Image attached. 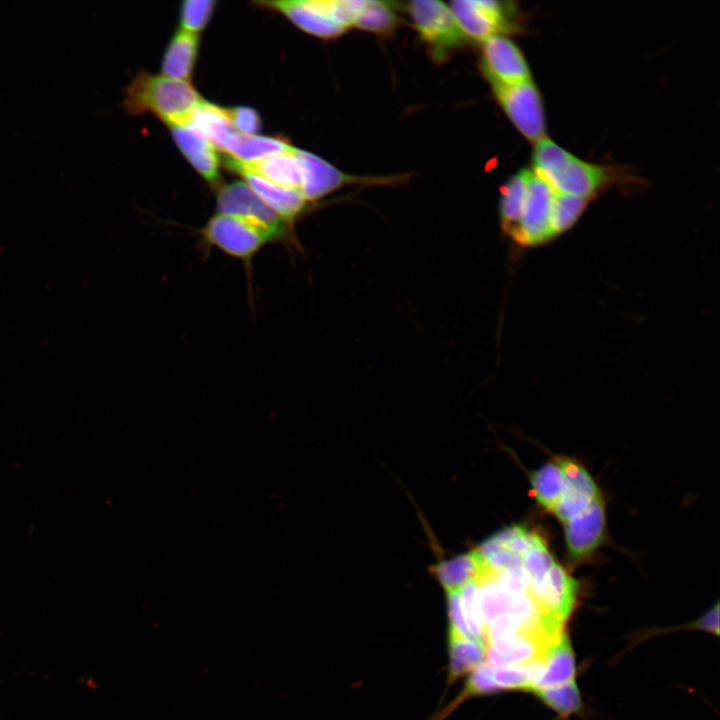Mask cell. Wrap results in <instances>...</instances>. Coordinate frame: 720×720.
I'll list each match as a JSON object with an SVG mask.
<instances>
[{"mask_svg": "<svg viewBox=\"0 0 720 720\" xmlns=\"http://www.w3.org/2000/svg\"><path fill=\"white\" fill-rule=\"evenodd\" d=\"M205 255L213 248L241 262L249 284L252 298V273L255 256L269 244H282L288 250H295L292 244L279 232L252 219L214 214L198 231Z\"/></svg>", "mask_w": 720, "mask_h": 720, "instance_id": "6da1fadb", "label": "cell"}, {"mask_svg": "<svg viewBox=\"0 0 720 720\" xmlns=\"http://www.w3.org/2000/svg\"><path fill=\"white\" fill-rule=\"evenodd\" d=\"M201 101L189 81L142 72L128 86L124 107L134 115L152 113L168 126H186Z\"/></svg>", "mask_w": 720, "mask_h": 720, "instance_id": "7a4b0ae2", "label": "cell"}, {"mask_svg": "<svg viewBox=\"0 0 720 720\" xmlns=\"http://www.w3.org/2000/svg\"><path fill=\"white\" fill-rule=\"evenodd\" d=\"M534 173L556 193L589 199L606 182L605 170L583 161L550 139L537 142Z\"/></svg>", "mask_w": 720, "mask_h": 720, "instance_id": "3957f363", "label": "cell"}, {"mask_svg": "<svg viewBox=\"0 0 720 720\" xmlns=\"http://www.w3.org/2000/svg\"><path fill=\"white\" fill-rule=\"evenodd\" d=\"M407 10L416 31L435 59L441 61L468 42L450 6L444 2L415 0L408 3Z\"/></svg>", "mask_w": 720, "mask_h": 720, "instance_id": "277c9868", "label": "cell"}, {"mask_svg": "<svg viewBox=\"0 0 720 720\" xmlns=\"http://www.w3.org/2000/svg\"><path fill=\"white\" fill-rule=\"evenodd\" d=\"M491 87L497 102L525 138L531 142L544 138L543 104L532 80L514 85L491 84Z\"/></svg>", "mask_w": 720, "mask_h": 720, "instance_id": "5b68a950", "label": "cell"}, {"mask_svg": "<svg viewBox=\"0 0 720 720\" xmlns=\"http://www.w3.org/2000/svg\"><path fill=\"white\" fill-rule=\"evenodd\" d=\"M555 191L531 172L520 219L509 236L521 247H533L554 238L551 212Z\"/></svg>", "mask_w": 720, "mask_h": 720, "instance_id": "8992f818", "label": "cell"}, {"mask_svg": "<svg viewBox=\"0 0 720 720\" xmlns=\"http://www.w3.org/2000/svg\"><path fill=\"white\" fill-rule=\"evenodd\" d=\"M216 207L217 213L252 219L274 229L297 251H301L294 227L268 207L247 184L233 182L220 187L216 194Z\"/></svg>", "mask_w": 720, "mask_h": 720, "instance_id": "52a82bcc", "label": "cell"}, {"mask_svg": "<svg viewBox=\"0 0 720 720\" xmlns=\"http://www.w3.org/2000/svg\"><path fill=\"white\" fill-rule=\"evenodd\" d=\"M482 70L490 84L514 85L531 80L528 64L517 45L503 35L482 43Z\"/></svg>", "mask_w": 720, "mask_h": 720, "instance_id": "ba28073f", "label": "cell"}, {"mask_svg": "<svg viewBox=\"0 0 720 720\" xmlns=\"http://www.w3.org/2000/svg\"><path fill=\"white\" fill-rule=\"evenodd\" d=\"M452 13L469 40L483 43L501 35L509 25L503 4L492 0H456L451 2Z\"/></svg>", "mask_w": 720, "mask_h": 720, "instance_id": "9c48e42d", "label": "cell"}, {"mask_svg": "<svg viewBox=\"0 0 720 720\" xmlns=\"http://www.w3.org/2000/svg\"><path fill=\"white\" fill-rule=\"evenodd\" d=\"M530 593L544 614L563 625L576 602L577 582L555 562L542 580L530 583Z\"/></svg>", "mask_w": 720, "mask_h": 720, "instance_id": "30bf717a", "label": "cell"}, {"mask_svg": "<svg viewBox=\"0 0 720 720\" xmlns=\"http://www.w3.org/2000/svg\"><path fill=\"white\" fill-rule=\"evenodd\" d=\"M605 527V509L601 494L588 507L565 523L568 552L573 560L590 555L599 545Z\"/></svg>", "mask_w": 720, "mask_h": 720, "instance_id": "8fae6325", "label": "cell"}, {"mask_svg": "<svg viewBox=\"0 0 720 720\" xmlns=\"http://www.w3.org/2000/svg\"><path fill=\"white\" fill-rule=\"evenodd\" d=\"M226 165L239 174L252 173L279 186L300 191L302 169L294 147L253 162H239L227 157Z\"/></svg>", "mask_w": 720, "mask_h": 720, "instance_id": "7c38bea8", "label": "cell"}, {"mask_svg": "<svg viewBox=\"0 0 720 720\" xmlns=\"http://www.w3.org/2000/svg\"><path fill=\"white\" fill-rule=\"evenodd\" d=\"M295 154L302 169L300 193L307 202L318 200L354 179L313 153L295 148Z\"/></svg>", "mask_w": 720, "mask_h": 720, "instance_id": "4fadbf2b", "label": "cell"}, {"mask_svg": "<svg viewBox=\"0 0 720 720\" xmlns=\"http://www.w3.org/2000/svg\"><path fill=\"white\" fill-rule=\"evenodd\" d=\"M177 146L197 170L211 185L217 184L220 160L216 147L205 137L188 126H169Z\"/></svg>", "mask_w": 720, "mask_h": 720, "instance_id": "5bb4252c", "label": "cell"}, {"mask_svg": "<svg viewBox=\"0 0 720 720\" xmlns=\"http://www.w3.org/2000/svg\"><path fill=\"white\" fill-rule=\"evenodd\" d=\"M253 192L284 221L294 227L307 209L308 202L299 190L272 183L252 173H241Z\"/></svg>", "mask_w": 720, "mask_h": 720, "instance_id": "9a60e30c", "label": "cell"}, {"mask_svg": "<svg viewBox=\"0 0 720 720\" xmlns=\"http://www.w3.org/2000/svg\"><path fill=\"white\" fill-rule=\"evenodd\" d=\"M257 4L282 13L304 32L320 38H335L346 31L317 11L311 0L262 1Z\"/></svg>", "mask_w": 720, "mask_h": 720, "instance_id": "2e32d148", "label": "cell"}, {"mask_svg": "<svg viewBox=\"0 0 720 720\" xmlns=\"http://www.w3.org/2000/svg\"><path fill=\"white\" fill-rule=\"evenodd\" d=\"M199 36L183 29L171 39L162 61V74L189 81L198 53Z\"/></svg>", "mask_w": 720, "mask_h": 720, "instance_id": "e0dca14e", "label": "cell"}, {"mask_svg": "<svg viewBox=\"0 0 720 720\" xmlns=\"http://www.w3.org/2000/svg\"><path fill=\"white\" fill-rule=\"evenodd\" d=\"M221 151L235 132L226 109L202 100L191 113L187 125Z\"/></svg>", "mask_w": 720, "mask_h": 720, "instance_id": "ac0fdd59", "label": "cell"}, {"mask_svg": "<svg viewBox=\"0 0 720 720\" xmlns=\"http://www.w3.org/2000/svg\"><path fill=\"white\" fill-rule=\"evenodd\" d=\"M574 652L566 634H562L559 640L548 650L544 669L534 684L532 691L562 685L575 676Z\"/></svg>", "mask_w": 720, "mask_h": 720, "instance_id": "d6986e66", "label": "cell"}, {"mask_svg": "<svg viewBox=\"0 0 720 720\" xmlns=\"http://www.w3.org/2000/svg\"><path fill=\"white\" fill-rule=\"evenodd\" d=\"M292 149L281 137L258 136L234 132L227 140L223 152L239 162H253L270 155Z\"/></svg>", "mask_w": 720, "mask_h": 720, "instance_id": "ffe728a7", "label": "cell"}, {"mask_svg": "<svg viewBox=\"0 0 720 720\" xmlns=\"http://www.w3.org/2000/svg\"><path fill=\"white\" fill-rule=\"evenodd\" d=\"M531 171L521 170L502 187L499 213L503 231L510 236L520 219Z\"/></svg>", "mask_w": 720, "mask_h": 720, "instance_id": "44dd1931", "label": "cell"}, {"mask_svg": "<svg viewBox=\"0 0 720 720\" xmlns=\"http://www.w3.org/2000/svg\"><path fill=\"white\" fill-rule=\"evenodd\" d=\"M449 676L451 684L482 663L486 649L483 641L449 632Z\"/></svg>", "mask_w": 720, "mask_h": 720, "instance_id": "7402d4cb", "label": "cell"}, {"mask_svg": "<svg viewBox=\"0 0 720 720\" xmlns=\"http://www.w3.org/2000/svg\"><path fill=\"white\" fill-rule=\"evenodd\" d=\"M481 559L475 550L440 562L433 571L446 591L457 590L475 577Z\"/></svg>", "mask_w": 720, "mask_h": 720, "instance_id": "603a6c76", "label": "cell"}, {"mask_svg": "<svg viewBox=\"0 0 720 720\" xmlns=\"http://www.w3.org/2000/svg\"><path fill=\"white\" fill-rule=\"evenodd\" d=\"M531 484L537 502L552 512L564 490V476L556 459L535 471Z\"/></svg>", "mask_w": 720, "mask_h": 720, "instance_id": "cb8c5ba5", "label": "cell"}, {"mask_svg": "<svg viewBox=\"0 0 720 720\" xmlns=\"http://www.w3.org/2000/svg\"><path fill=\"white\" fill-rule=\"evenodd\" d=\"M397 23L398 20L391 7V3L364 0L354 27L369 32L386 33L391 32Z\"/></svg>", "mask_w": 720, "mask_h": 720, "instance_id": "d4e9b609", "label": "cell"}, {"mask_svg": "<svg viewBox=\"0 0 720 720\" xmlns=\"http://www.w3.org/2000/svg\"><path fill=\"white\" fill-rule=\"evenodd\" d=\"M587 202L586 198L555 192L551 212V228L554 237L575 224L585 210Z\"/></svg>", "mask_w": 720, "mask_h": 720, "instance_id": "484cf974", "label": "cell"}, {"mask_svg": "<svg viewBox=\"0 0 720 720\" xmlns=\"http://www.w3.org/2000/svg\"><path fill=\"white\" fill-rule=\"evenodd\" d=\"M534 692L546 705L563 715L576 712L582 706L580 692L575 680L554 687L538 689Z\"/></svg>", "mask_w": 720, "mask_h": 720, "instance_id": "4316f807", "label": "cell"}, {"mask_svg": "<svg viewBox=\"0 0 720 720\" xmlns=\"http://www.w3.org/2000/svg\"><path fill=\"white\" fill-rule=\"evenodd\" d=\"M522 559L531 583L542 580L555 563L543 539L537 534L529 549L523 554Z\"/></svg>", "mask_w": 720, "mask_h": 720, "instance_id": "83f0119b", "label": "cell"}, {"mask_svg": "<svg viewBox=\"0 0 720 720\" xmlns=\"http://www.w3.org/2000/svg\"><path fill=\"white\" fill-rule=\"evenodd\" d=\"M215 5L213 0L184 1L180 9L181 29L197 34L208 24Z\"/></svg>", "mask_w": 720, "mask_h": 720, "instance_id": "f1b7e54d", "label": "cell"}, {"mask_svg": "<svg viewBox=\"0 0 720 720\" xmlns=\"http://www.w3.org/2000/svg\"><path fill=\"white\" fill-rule=\"evenodd\" d=\"M460 596L464 617L473 638L483 640V623L479 610L478 588L473 579L460 588Z\"/></svg>", "mask_w": 720, "mask_h": 720, "instance_id": "f546056e", "label": "cell"}, {"mask_svg": "<svg viewBox=\"0 0 720 720\" xmlns=\"http://www.w3.org/2000/svg\"><path fill=\"white\" fill-rule=\"evenodd\" d=\"M597 495H590L579 489L569 487L564 483L563 493L553 508L552 513L565 524L571 518L585 510Z\"/></svg>", "mask_w": 720, "mask_h": 720, "instance_id": "4dcf8cb0", "label": "cell"}, {"mask_svg": "<svg viewBox=\"0 0 720 720\" xmlns=\"http://www.w3.org/2000/svg\"><path fill=\"white\" fill-rule=\"evenodd\" d=\"M500 690L501 688L491 677V665L482 662L471 671L464 691L459 695L455 702L451 704V707L455 709L457 705L472 696L489 694Z\"/></svg>", "mask_w": 720, "mask_h": 720, "instance_id": "1f68e13d", "label": "cell"}, {"mask_svg": "<svg viewBox=\"0 0 720 720\" xmlns=\"http://www.w3.org/2000/svg\"><path fill=\"white\" fill-rule=\"evenodd\" d=\"M447 592L448 614H449V632L458 634L462 637L475 639L472 637L467 626L461 603L460 589L449 590ZM477 640V639H476ZM481 641V640H480Z\"/></svg>", "mask_w": 720, "mask_h": 720, "instance_id": "d6a6232c", "label": "cell"}, {"mask_svg": "<svg viewBox=\"0 0 720 720\" xmlns=\"http://www.w3.org/2000/svg\"><path fill=\"white\" fill-rule=\"evenodd\" d=\"M226 111L233 129H237L240 133L253 134L260 130L261 119L254 109L238 106Z\"/></svg>", "mask_w": 720, "mask_h": 720, "instance_id": "836d02e7", "label": "cell"}, {"mask_svg": "<svg viewBox=\"0 0 720 720\" xmlns=\"http://www.w3.org/2000/svg\"><path fill=\"white\" fill-rule=\"evenodd\" d=\"M484 559L494 570L497 571L524 568L522 557L505 549L497 550L486 556Z\"/></svg>", "mask_w": 720, "mask_h": 720, "instance_id": "e575fe53", "label": "cell"}, {"mask_svg": "<svg viewBox=\"0 0 720 720\" xmlns=\"http://www.w3.org/2000/svg\"><path fill=\"white\" fill-rule=\"evenodd\" d=\"M696 627L701 630L714 633L715 635L719 634V607H718V604H716L713 609L708 611L704 616H702L696 622Z\"/></svg>", "mask_w": 720, "mask_h": 720, "instance_id": "d590c367", "label": "cell"}]
</instances>
